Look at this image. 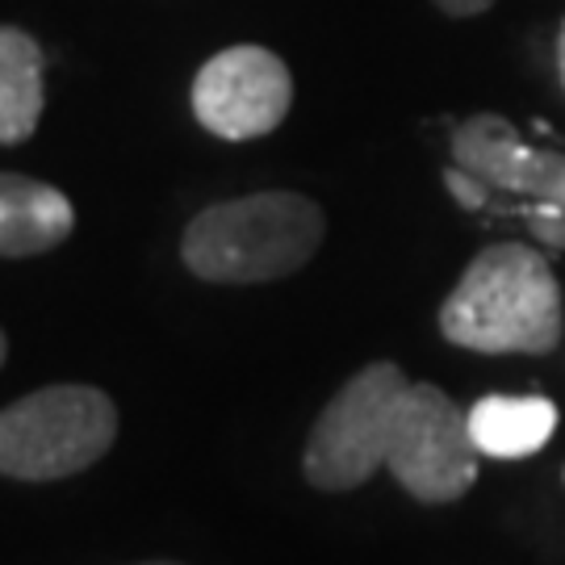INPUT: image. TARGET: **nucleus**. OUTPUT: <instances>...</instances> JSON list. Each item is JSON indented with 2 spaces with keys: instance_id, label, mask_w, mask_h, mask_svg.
Returning <instances> with one entry per match:
<instances>
[{
  "instance_id": "obj_8",
  "label": "nucleus",
  "mask_w": 565,
  "mask_h": 565,
  "mask_svg": "<svg viewBox=\"0 0 565 565\" xmlns=\"http://www.w3.org/2000/svg\"><path fill=\"white\" fill-rule=\"evenodd\" d=\"M76 231V210L67 193L39 177L0 172V256L25 260L55 252Z\"/></svg>"
},
{
  "instance_id": "obj_5",
  "label": "nucleus",
  "mask_w": 565,
  "mask_h": 565,
  "mask_svg": "<svg viewBox=\"0 0 565 565\" xmlns=\"http://www.w3.org/2000/svg\"><path fill=\"white\" fill-rule=\"evenodd\" d=\"M478 445L469 436V411L440 385L411 382L398 398L385 469L419 503H457L478 482Z\"/></svg>"
},
{
  "instance_id": "obj_6",
  "label": "nucleus",
  "mask_w": 565,
  "mask_h": 565,
  "mask_svg": "<svg viewBox=\"0 0 565 565\" xmlns=\"http://www.w3.org/2000/svg\"><path fill=\"white\" fill-rule=\"evenodd\" d=\"M189 102H193V118L214 139H260L281 126L294 105V72L277 51L239 42L198 67Z\"/></svg>"
},
{
  "instance_id": "obj_10",
  "label": "nucleus",
  "mask_w": 565,
  "mask_h": 565,
  "mask_svg": "<svg viewBox=\"0 0 565 565\" xmlns=\"http://www.w3.org/2000/svg\"><path fill=\"white\" fill-rule=\"evenodd\" d=\"M46 60L30 30L0 25V147L25 142L46 105Z\"/></svg>"
},
{
  "instance_id": "obj_13",
  "label": "nucleus",
  "mask_w": 565,
  "mask_h": 565,
  "mask_svg": "<svg viewBox=\"0 0 565 565\" xmlns=\"http://www.w3.org/2000/svg\"><path fill=\"white\" fill-rule=\"evenodd\" d=\"M431 4H436L445 18H461L465 21V18H478V13H486L494 0H431Z\"/></svg>"
},
{
  "instance_id": "obj_12",
  "label": "nucleus",
  "mask_w": 565,
  "mask_h": 565,
  "mask_svg": "<svg viewBox=\"0 0 565 565\" xmlns=\"http://www.w3.org/2000/svg\"><path fill=\"white\" fill-rule=\"evenodd\" d=\"M532 226V235L548 247H565V214L562 210H520Z\"/></svg>"
},
{
  "instance_id": "obj_9",
  "label": "nucleus",
  "mask_w": 565,
  "mask_h": 565,
  "mask_svg": "<svg viewBox=\"0 0 565 565\" xmlns=\"http://www.w3.org/2000/svg\"><path fill=\"white\" fill-rule=\"evenodd\" d=\"M557 406L541 394H486L469 406V436L482 457L520 461L553 440Z\"/></svg>"
},
{
  "instance_id": "obj_2",
  "label": "nucleus",
  "mask_w": 565,
  "mask_h": 565,
  "mask_svg": "<svg viewBox=\"0 0 565 565\" xmlns=\"http://www.w3.org/2000/svg\"><path fill=\"white\" fill-rule=\"evenodd\" d=\"M327 214L306 193L268 189L198 210L184 226V268L210 285H264L294 277L323 247Z\"/></svg>"
},
{
  "instance_id": "obj_14",
  "label": "nucleus",
  "mask_w": 565,
  "mask_h": 565,
  "mask_svg": "<svg viewBox=\"0 0 565 565\" xmlns=\"http://www.w3.org/2000/svg\"><path fill=\"white\" fill-rule=\"evenodd\" d=\"M557 76H562V88H565V21H562V34H557Z\"/></svg>"
},
{
  "instance_id": "obj_11",
  "label": "nucleus",
  "mask_w": 565,
  "mask_h": 565,
  "mask_svg": "<svg viewBox=\"0 0 565 565\" xmlns=\"http://www.w3.org/2000/svg\"><path fill=\"white\" fill-rule=\"evenodd\" d=\"M445 189L452 193V202L461 205V210H486V205L494 202V193H490V184L478 181L473 172H465V168H445Z\"/></svg>"
},
{
  "instance_id": "obj_1",
  "label": "nucleus",
  "mask_w": 565,
  "mask_h": 565,
  "mask_svg": "<svg viewBox=\"0 0 565 565\" xmlns=\"http://www.w3.org/2000/svg\"><path fill=\"white\" fill-rule=\"evenodd\" d=\"M565 331L562 285L527 243H490L440 306V335L486 356H548Z\"/></svg>"
},
{
  "instance_id": "obj_3",
  "label": "nucleus",
  "mask_w": 565,
  "mask_h": 565,
  "mask_svg": "<svg viewBox=\"0 0 565 565\" xmlns=\"http://www.w3.org/2000/svg\"><path fill=\"white\" fill-rule=\"evenodd\" d=\"M118 440V406L97 385H46L0 411V473L60 482L102 461Z\"/></svg>"
},
{
  "instance_id": "obj_15",
  "label": "nucleus",
  "mask_w": 565,
  "mask_h": 565,
  "mask_svg": "<svg viewBox=\"0 0 565 565\" xmlns=\"http://www.w3.org/2000/svg\"><path fill=\"white\" fill-rule=\"evenodd\" d=\"M4 356H9V340H4V331H0V364H4Z\"/></svg>"
},
{
  "instance_id": "obj_4",
  "label": "nucleus",
  "mask_w": 565,
  "mask_h": 565,
  "mask_svg": "<svg viewBox=\"0 0 565 565\" xmlns=\"http://www.w3.org/2000/svg\"><path fill=\"white\" fill-rule=\"evenodd\" d=\"M406 385L411 377L394 361H373L356 369L331 394V403L306 436V482L327 494H343L369 482L385 465L390 427Z\"/></svg>"
},
{
  "instance_id": "obj_7",
  "label": "nucleus",
  "mask_w": 565,
  "mask_h": 565,
  "mask_svg": "<svg viewBox=\"0 0 565 565\" xmlns=\"http://www.w3.org/2000/svg\"><path fill=\"white\" fill-rule=\"evenodd\" d=\"M452 163L490 184V193L524 198L520 210L565 214V151L532 147L499 114H473L452 130Z\"/></svg>"
},
{
  "instance_id": "obj_16",
  "label": "nucleus",
  "mask_w": 565,
  "mask_h": 565,
  "mask_svg": "<svg viewBox=\"0 0 565 565\" xmlns=\"http://www.w3.org/2000/svg\"><path fill=\"white\" fill-rule=\"evenodd\" d=\"M142 565H181V562H142Z\"/></svg>"
}]
</instances>
